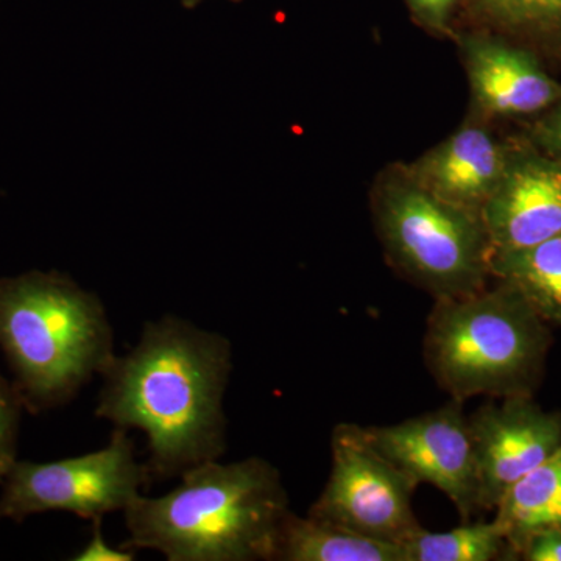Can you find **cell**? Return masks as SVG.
Masks as SVG:
<instances>
[{
    "label": "cell",
    "instance_id": "6da1fadb",
    "mask_svg": "<svg viewBox=\"0 0 561 561\" xmlns=\"http://www.w3.org/2000/svg\"><path fill=\"white\" fill-rule=\"evenodd\" d=\"M231 343L175 316L147 321L138 345L105 365L95 416L142 431L151 481L180 478L227 451Z\"/></svg>",
    "mask_w": 561,
    "mask_h": 561
},
{
    "label": "cell",
    "instance_id": "7a4b0ae2",
    "mask_svg": "<svg viewBox=\"0 0 561 561\" xmlns=\"http://www.w3.org/2000/svg\"><path fill=\"white\" fill-rule=\"evenodd\" d=\"M160 497L139 494L124 511L125 551L151 549L169 561L275 560L289 500L278 470L261 457L206 461Z\"/></svg>",
    "mask_w": 561,
    "mask_h": 561
},
{
    "label": "cell",
    "instance_id": "3957f363",
    "mask_svg": "<svg viewBox=\"0 0 561 561\" xmlns=\"http://www.w3.org/2000/svg\"><path fill=\"white\" fill-rule=\"evenodd\" d=\"M0 348L24 409L65 405L114 356L113 328L98 295L60 272L0 278Z\"/></svg>",
    "mask_w": 561,
    "mask_h": 561
},
{
    "label": "cell",
    "instance_id": "277c9868",
    "mask_svg": "<svg viewBox=\"0 0 561 561\" xmlns=\"http://www.w3.org/2000/svg\"><path fill=\"white\" fill-rule=\"evenodd\" d=\"M546 321L508 284L437 300L427 320V368L454 400L527 394L549 348Z\"/></svg>",
    "mask_w": 561,
    "mask_h": 561
},
{
    "label": "cell",
    "instance_id": "5b68a950",
    "mask_svg": "<svg viewBox=\"0 0 561 561\" xmlns=\"http://www.w3.org/2000/svg\"><path fill=\"white\" fill-rule=\"evenodd\" d=\"M376 213L391 260L437 300L485 289L491 249L481 214L416 181L389 184Z\"/></svg>",
    "mask_w": 561,
    "mask_h": 561
},
{
    "label": "cell",
    "instance_id": "8992f818",
    "mask_svg": "<svg viewBox=\"0 0 561 561\" xmlns=\"http://www.w3.org/2000/svg\"><path fill=\"white\" fill-rule=\"evenodd\" d=\"M150 482L128 431L114 430L108 445L99 451L49 463L16 460L2 482L0 519L21 523L44 512L103 518L124 512Z\"/></svg>",
    "mask_w": 561,
    "mask_h": 561
},
{
    "label": "cell",
    "instance_id": "52a82bcc",
    "mask_svg": "<svg viewBox=\"0 0 561 561\" xmlns=\"http://www.w3.org/2000/svg\"><path fill=\"white\" fill-rule=\"evenodd\" d=\"M331 451L330 479L309 516L397 545L421 529L413 513L419 483L368 442L364 427L339 424Z\"/></svg>",
    "mask_w": 561,
    "mask_h": 561
},
{
    "label": "cell",
    "instance_id": "ba28073f",
    "mask_svg": "<svg viewBox=\"0 0 561 561\" xmlns=\"http://www.w3.org/2000/svg\"><path fill=\"white\" fill-rule=\"evenodd\" d=\"M368 442L416 483L451 500L465 522L479 511V479L463 401L391 426L364 427Z\"/></svg>",
    "mask_w": 561,
    "mask_h": 561
},
{
    "label": "cell",
    "instance_id": "9c48e42d",
    "mask_svg": "<svg viewBox=\"0 0 561 561\" xmlns=\"http://www.w3.org/2000/svg\"><path fill=\"white\" fill-rule=\"evenodd\" d=\"M479 479V511H493L505 491L561 448V413L527 394L504 398L468 416Z\"/></svg>",
    "mask_w": 561,
    "mask_h": 561
},
{
    "label": "cell",
    "instance_id": "30bf717a",
    "mask_svg": "<svg viewBox=\"0 0 561 561\" xmlns=\"http://www.w3.org/2000/svg\"><path fill=\"white\" fill-rule=\"evenodd\" d=\"M481 219L491 253L529 249L561 234V168L540 158L508 161Z\"/></svg>",
    "mask_w": 561,
    "mask_h": 561
},
{
    "label": "cell",
    "instance_id": "8fae6325",
    "mask_svg": "<svg viewBox=\"0 0 561 561\" xmlns=\"http://www.w3.org/2000/svg\"><path fill=\"white\" fill-rule=\"evenodd\" d=\"M507 164L489 133L467 127L421 160L415 181L443 201L481 214Z\"/></svg>",
    "mask_w": 561,
    "mask_h": 561
},
{
    "label": "cell",
    "instance_id": "7c38bea8",
    "mask_svg": "<svg viewBox=\"0 0 561 561\" xmlns=\"http://www.w3.org/2000/svg\"><path fill=\"white\" fill-rule=\"evenodd\" d=\"M467 60L472 92L490 113H537L560 95L559 84L527 51L494 41H472Z\"/></svg>",
    "mask_w": 561,
    "mask_h": 561
},
{
    "label": "cell",
    "instance_id": "4fadbf2b",
    "mask_svg": "<svg viewBox=\"0 0 561 561\" xmlns=\"http://www.w3.org/2000/svg\"><path fill=\"white\" fill-rule=\"evenodd\" d=\"M275 560L283 561H405L402 546L287 513L280 526Z\"/></svg>",
    "mask_w": 561,
    "mask_h": 561
},
{
    "label": "cell",
    "instance_id": "5bb4252c",
    "mask_svg": "<svg viewBox=\"0 0 561 561\" xmlns=\"http://www.w3.org/2000/svg\"><path fill=\"white\" fill-rule=\"evenodd\" d=\"M494 523L516 556L535 531L561 526V448L505 491Z\"/></svg>",
    "mask_w": 561,
    "mask_h": 561
},
{
    "label": "cell",
    "instance_id": "9a60e30c",
    "mask_svg": "<svg viewBox=\"0 0 561 561\" xmlns=\"http://www.w3.org/2000/svg\"><path fill=\"white\" fill-rule=\"evenodd\" d=\"M490 273L518 290L546 323L561 327V234L529 249L491 253Z\"/></svg>",
    "mask_w": 561,
    "mask_h": 561
},
{
    "label": "cell",
    "instance_id": "2e32d148",
    "mask_svg": "<svg viewBox=\"0 0 561 561\" xmlns=\"http://www.w3.org/2000/svg\"><path fill=\"white\" fill-rule=\"evenodd\" d=\"M405 561H491L511 553L496 523H467L446 531L423 527L402 542Z\"/></svg>",
    "mask_w": 561,
    "mask_h": 561
},
{
    "label": "cell",
    "instance_id": "e0dca14e",
    "mask_svg": "<svg viewBox=\"0 0 561 561\" xmlns=\"http://www.w3.org/2000/svg\"><path fill=\"white\" fill-rule=\"evenodd\" d=\"M483 3L505 24L561 32V0H483Z\"/></svg>",
    "mask_w": 561,
    "mask_h": 561
},
{
    "label": "cell",
    "instance_id": "ac0fdd59",
    "mask_svg": "<svg viewBox=\"0 0 561 561\" xmlns=\"http://www.w3.org/2000/svg\"><path fill=\"white\" fill-rule=\"evenodd\" d=\"M24 402L16 386L0 375V483L16 463L18 434Z\"/></svg>",
    "mask_w": 561,
    "mask_h": 561
},
{
    "label": "cell",
    "instance_id": "d6986e66",
    "mask_svg": "<svg viewBox=\"0 0 561 561\" xmlns=\"http://www.w3.org/2000/svg\"><path fill=\"white\" fill-rule=\"evenodd\" d=\"M519 556L527 561H561V526L531 534Z\"/></svg>",
    "mask_w": 561,
    "mask_h": 561
},
{
    "label": "cell",
    "instance_id": "ffe728a7",
    "mask_svg": "<svg viewBox=\"0 0 561 561\" xmlns=\"http://www.w3.org/2000/svg\"><path fill=\"white\" fill-rule=\"evenodd\" d=\"M102 519H92L94 529H92L91 541L72 560L76 561H131L135 560L136 552L125 551V549H114L106 545L102 534Z\"/></svg>",
    "mask_w": 561,
    "mask_h": 561
},
{
    "label": "cell",
    "instance_id": "44dd1931",
    "mask_svg": "<svg viewBox=\"0 0 561 561\" xmlns=\"http://www.w3.org/2000/svg\"><path fill=\"white\" fill-rule=\"evenodd\" d=\"M456 0H411L413 9L434 25H442Z\"/></svg>",
    "mask_w": 561,
    "mask_h": 561
},
{
    "label": "cell",
    "instance_id": "7402d4cb",
    "mask_svg": "<svg viewBox=\"0 0 561 561\" xmlns=\"http://www.w3.org/2000/svg\"><path fill=\"white\" fill-rule=\"evenodd\" d=\"M549 133H551V142L553 147L561 153V106L560 110L557 111L556 117H553L551 127H549Z\"/></svg>",
    "mask_w": 561,
    "mask_h": 561
},
{
    "label": "cell",
    "instance_id": "603a6c76",
    "mask_svg": "<svg viewBox=\"0 0 561 561\" xmlns=\"http://www.w3.org/2000/svg\"><path fill=\"white\" fill-rule=\"evenodd\" d=\"M203 2V0H183V5L186 9H192V7L198 5V3Z\"/></svg>",
    "mask_w": 561,
    "mask_h": 561
}]
</instances>
